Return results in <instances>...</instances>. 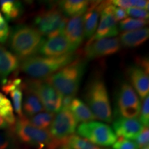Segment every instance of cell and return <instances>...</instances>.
<instances>
[{"instance_id": "1", "label": "cell", "mask_w": 149, "mask_h": 149, "mask_svg": "<svg viewBox=\"0 0 149 149\" xmlns=\"http://www.w3.org/2000/svg\"><path fill=\"white\" fill-rule=\"evenodd\" d=\"M8 37L10 50L22 59L36 55L45 40L35 28L25 24L13 27Z\"/></svg>"}, {"instance_id": "38", "label": "cell", "mask_w": 149, "mask_h": 149, "mask_svg": "<svg viewBox=\"0 0 149 149\" xmlns=\"http://www.w3.org/2000/svg\"><path fill=\"white\" fill-rule=\"evenodd\" d=\"M141 149H149V148H148V146H146V147H144V148H142Z\"/></svg>"}, {"instance_id": "12", "label": "cell", "mask_w": 149, "mask_h": 149, "mask_svg": "<svg viewBox=\"0 0 149 149\" xmlns=\"http://www.w3.org/2000/svg\"><path fill=\"white\" fill-rule=\"evenodd\" d=\"M127 75L130 86L140 98L144 100L148 96L149 76L148 62L144 59L139 61L138 65H132L127 70Z\"/></svg>"}, {"instance_id": "3", "label": "cell", "mask_w": 149, "mask_h": 149, "mask_svg": "<svg viewBox=\"0 0 149 149\" xmlns=\"http://www.w3.org/2000/svg\"><path fill=\"white\" fill-rule=\"evenodd\" d=\"M84 98L96 119L111 123L113 121V111L109 93L104 79L96 76L88 81L86 87Z\"/></svg>"}, {"instance_id": "19", "label": "cell", "mask_w": 149, "mask_h": 149, "mask_svg": "<svg viewBox=\"0 0 149 149\" xmlns=\"http://www.w3.org/2000/svg\"><path fill=\"white\" fill-rule=\"evenodd\" d=\"M18 57L0 46V81L3 85L6 83L7 77L19 66Z\"/></svg>"}, {"instance_id": "18", "label": "cell", "mask_w": 149, "mask_h": 149, "mask_svg": "<svg viewBox=\"0 0 149 149\" xmlns=\"http://www.w3.org/2000/svg\"><path fill=\"white\" fill-rule=\"evenodd\" d=\"M102 1H94L89 4L88 10L84 15V37L91 39L95 33L98 26L99 17L101 13Z\"/></svg>"}, {"instance_id": "11", "label": "cell", "mask_w": 149, "mask_h": 149, "mask_svg": "<svg viewBox=\"0 0 149 149\" xmlns=\"http://www.w3.org/2000/svg\"><path fill=\"white\" fill-rule=\"evenodd\" d=\"M101 7L100 23L95 35L90 39L91 40L113 37L119 33L117 22L113 13L114 5L111 1H102Z\"/></svg>"}, {"instance_id": "5", "label": "cell", "mask_w": 149, "mask_h": 149, "mask_svg": "<svg viewBox=\"0 0 149 149\" xmlns=\"http://www.w3.org/2000/svg\"><path fill=\"white\" fill-rule=\"evenodd\" d=\"M15 132L22 142L40 148L61 149L64 141H59L52 137L49 131L33 126L26 117H19L15 124Z\"/></svg>"}, {"instance_id": "13", "label": "cell", "mask_w": 149, "mask_h": 149, "mask_svg": "<svg viewBox=\"0 0 149 149\" xmlns=\"http://www.w3.org/2000/svg\"><path fill=\"white\" fill-rule=\"evenodd\" d=\"M120 40L117 37L90 40L84 48L85 57L88 59H94L111 55L120 51Z\"/></svg>"}, {"instance_id": "20", "label": "cell", "mask_w": 149, "mask_h": 149, "mask_svg": "<svg viewBox=\"0 0 149 149\" xmlns=\"http://www.w3.org/2000/svg\"><path fill=\"white\" fill-rule=\"evenodd\" d=\"M149 29L148 28L126 31L120 37V44L126 48H135L143 44L148 39Z\"/></svg>"}, {"instance_id": "35", "label": "cell", "mask_w": 149, "mask_h": 149, "mask_svg": "<svg viewBox=\"0 0 149 149\" xmlns=\"http://www.w3.org/2000/svg\"><path fill=\"white\" fill-rule=\"evenodd\" d=\"M10 140L6 134L0 133V149H7L10 146Z\"/></svg>"}, {"instance_id": "30", "label": "cell", "mask_w": 149, "mask_h": 149, "mask_svg": "<svg viewBox=\"0 0 149 149\" xmlns=\"http://www.w3.org/2000/svg\"><path fill=\"white\" fill-rule=\"evenodd\" d=\"M135 143L137 144L139 148L148 146L149 143V130L148 127H144L140 133L135 138Z\"/></svg>"}, {"instance_id": "37", "label": "cell", "mask_w": 149, "mask_h": 149, "mask_svg": "<svg viewBox=\"0 0 149 149\" xmlns=\"http://www.w3.org/2000/svg\"><path fill=\"white\" fill-rule=\"evenodd\" d=\"M61 149H70V148H68V147L67 146L66 144H64V145H63L62 146H61Z\"/></svg>"}, {"instance_id": "34", "label": "cell", "mask_w": 149, "mask_h": 149, "mask_svg": "<svg viewBox=\"0 0 149 149\" xmlns=\"http://www.w3.org/2000/svg\"><path fill=\"white\" fill-rule=\"evenodd\" d=\"M113 13L117 22L122 21V20L127 18L128 17L127 13H126L125 9L120 8V7H117L115 6H114V8H113Z\"/></svg>"}, {"instance_id": "27", "label": "cell", "mask_w": 149, "mask_h": 149, "mask_svg": "<svg viewBox=\"0 0 149 149\" xmlns=\"http://www.w3.org/2000/svg\"><path fill=\"white\" fill-rule=\"evenodd\" d=\"M66 145L70 149H103L87 139L75 135L70 136L66 139Z\"/></svg>"}, {"instance_id": "21", "label": "cell", "mask_w": 149, "mask_h": 149, "mask_svg": "<svg viewBox=\"0 0 149 149\" xmlns=\"http://www.w3.org/2000/svg\"><path fill=\"white\" fill-rule=\"evenodd\" d=\"M90 1L84 0H65L59 1V9L66 17L82 15L86 12Z\"/></svg>"}, {"instance_id": "28", "label": "cell", "mask_w": 149, "mask_h": 149, "mask_svg": "<svg viewBox=\"0 0 149 149\" xmlns=\"http://www.w3.org/2000/svg\"><path fill=\"white\" fill-rule=\"evenodd\" d=\"M148 19H141L135 18H126L120 22L118 29L122 31H135L145 28L148 24Z\"/></svg>"}, {"instance_id": "4", "label": "cell", "mask_w": 149, "mask_h": 149, "mask_svg": "<svg viewBox=\"0 0 149 149\" xmlns=\"http://www.w3.org/2000/svg\"><path fill=\"white\" fill-rule=\"evenodd\" d=\"M85 69V60L76 58L46 79L62 97H74L79 90Z\"/></svg>"}, {"instance_id": "16", "label": "cell", "mask_w": 149, "mask_h": 149, "mask_svg": "<svg viewBox=\"0 0 149 149\" xmlns=\"http://www.w3.org/2000/svg\"><path fill=\"white\" fill-rule=\"evenodd\" d=\"M63 35L69 42L74 51L81 45L84 39V15H78L68 19Z\"/></svg>"}, {"instance_id": "24", "label": "cell", "mask_w": 149, "mask_h": 149, "mask_svg": "<svg viewBox=\"0 0 149 149\" xmlns=\"http://www.w3.org/2000/svg\"><path fill=\"white\" fill-rule=\"evenodd\" d=\"M25 98L22 102V112L28 117L40 113L44 110L42 102L36 95L29 90H26Z\"/></svg>"}, {"instance_id": "22", "label": "cell", "mask_w": 149, "mask_h": 149, "mask_svg": "<svg viewBox=\"0 0 149 149\" xmlns=\"http://www.w3.org/2000/svg\"><path fill=\"white\" fill-rule=\"evenodd\" d=\"M68 109L75 117L77 122H91L96 119L88 106L80 99L74 97Z\"/></svg>"}, {"instance_id": "10", "label": "cell", "mask_w": 149, "mask_h": 149, "mask_svg": "<svg viewBox=\"0 0 149 149\" xmlns=\"http://www.w3.org/2000/svg\"><path fill=\"white\" fill-rule=\"evenodd\" d=\"M77 124L69 109H61L54 116L49 127V133L56 140L66 142V139L76 131Z\"/></svg>"}, {"instance_id": "29", "label": "cell", "mask_w": 149, "mask_h": 149, "mask_svg": "<svg viewBox=\"0 0 149 149\" xmlns=\"http://www.w3.org/2000/svg\"><path fill=\"white\" fill-rule=\"evenodd\" d=\"M139 122L144 127H148L149 124V97L143 100L139 111Z\"/></svg>"}, {"instance_id": "25", "label": "cell", "mask_w": 149, "mask_h": 149, "mask_svg": "<svg viewBox=\"0 0 149 149\" xmlns=\"http://www.w3.org/2000/svg\"><path fill=\"white\" fill-rule=\"evenodd\" d=\"M0 117H2L8 125L15 124L13 108L10 100L0 92Z\"/></svg>"}, {"instance_id": "31", "label": "cell", "mask_w": 149, "mask_h": 149, "mask_svg": "<svg viewBox=\"0 0 149 149\" xmlns=\"http://www.w3.org/2000/svg\"><path fill=\"white\" fill-rule=\"evenodd\" d=\"M113 149H139L135 141L120 138L113 144Z\"/></svg>"}, {"instance_id": "15", "label": "cell", "mask_w": 149, "mask_h": 149, "mask_svg": "<svg viewBox=\"0 0 149 149\" xmlns=\"http://www.w3.org/2000/svg\"><path fill=\"white\" fill-rule=\"evenodd\" d=\"M144 127L137 118L117 117L113 122V130L116 137L126 139H135Z\"/></svg>"}, {"instance_id": "32", "label": "cell", "mask_w": 149, "mask_h": 149, "mask_svg": "<svg viewBox=\"0 0 149 149\" xmlns=\"http://www.w3.org/2000/svg\"><path fill=\"white\" fill-rule=\"evenodd\" d=\"M126 10L128 15L132 17V18L141 19H148V12L144 9L130 7V8L126 9Z\"/></svg>"}, {"instance_id": "6", "label": "cell", "mask_w": 149, "mask_h": 149, "mask_svg": "<svg viewBox=\"0 0 149 149\" xmlns=\"http://www.w3.org/2000/svg\"><path fill=\"white\" fill-rule=\"evenodd\" d=\"M68 19L61 12L59 8L52 6L43 9L35 17V26L42 36L48 38L58 35H63Z\"/></svg>"}, {"instance_id": "7", "label": "cell", "mask_w": 149, "mask_h": 149, "mask_svg": "<svg viewBox=\"0 0 149 149\" xmlns=\"http://www.w3.org/2000/svg\"><path fill=\"white\" fill-rule=\"evenodd\" d=\"M24 87L36 95L47 112L55 113L61 110L62 96L47 79H29Z\"/></svg>"}, {"instance_id": "33", "label": "cell", "mask_w": 149, "mask_h": 149, "mask_svg": "<svg viewBox=\"0 0 149 149\" xmlns=\"http://www.w3.org/2000/svg\"><path fill=\"white\" fill-rule=\"evenodd\" d=\"M9 33L8 25L3 17L0 13V43L3 44L8 40Z\"/></svg>"}, {"instance_id": "17", "label": "cell", "mask_w": 149, "mask_h": 149, "mask_svg": "<svg viewBox=\"0 0 149 149\" xmlns=\"http://www.w3.org/2000/svg\"><path fill=\"white\" fill-rule=\"evenodd\" d=\"M23 88L22 80L19 78L7 81L3 85L2 90L6 94L10 96L13 103L14 109L19 117H24L22 112V102H23Z\"/></svg>"}, {"instance_id": "23", "label": "cell", "mask_w": 149, "mask_h": 149, "mask_svg": "<svg viewBox=\"0 0 149 149\" xmlns=\"http://www.w3.org/2000/svg\"><path fill=\"white\" fill-rule=\"evenodd\" d=\"M0 8L8 21H15L22 15L24 6L20 1L13 0L0 1Z\"/></svg>"}, {"instance_id": "26", "label": "cell", "mask_w": 149, "mask_h": 149, "mask_svg": "<svg viewBox=\"0 0 149 149\" xmlns=\"http://www.w3.org/2000/svg\"><path fill=\"white\" fill-rule=\"evenodd\" d=\"M55 114L49 112H40L28 119L30 122L35 127L40 129L46 130L51 126Z\"/></svg>"}, {"instance_id": "36", "label": "cell", "mask_w": 149, "mask_h": 149, "mask_svg": "<svg viewBox=\"0 0 149 149\" xmlns=\"http://www.w3.org/2000/svg\"><path fill=\"white\" fill-rule=\"evenodd\" d=\"M9 127V125L6 121L3 120L2 117H0V130L6 129Z\"/></svg>"}, {"instance_id": "14", "label": "cell", "mask_w": 149, "mask_h": 149, "mask_svg": "<svg viewBox=\"0 0 149 149\" xmlns=\"http://www.w3.org/2000/svg\"><path fill=\"white\" fill-rule=\"evenodd\" d=\"M74 49L64 35H58L44 40L39 54L44 57H59L73 53Z\"/></svg>"}, {"instance_id": "8", "label": "cell", "mask_w": 149, "mask_h": 149, "mask_svg": "<svg viewBox=\"0 0 149 149\" xmlns=\"http://www.w3.org/2000/svg\"><path fill=\"white\" fill-rule=\"evenodd\" d=\"M76 131L80 137L98 146H110L117 141L113 128L100 122L81 123L77 127Z\"/></svg>"}, {"instance_id": "2", "label": "cell", "mask_w": 149, "mask_h": 149, "mask_svg": "<svg viewBox=\"0 0 149 149\" xmlns=\"http://www.w3.org/2000/svg\"><path fill=\"white\" fill-rule=\"evenodd\" d=\"M75 59L74 53L59 57L35 55L22 59L19 65L22 71L34 79H46Z\"/></svg>"}, {"instance_id": "9", "label": "cell", "mask_w": 149, "mask_h": 149, "mask_svg": "<svg viewBox=\"0 0 149 149\" xmlns=\"http://www.w3.org/2000/svg\"><path fill=\"white\" fill-rule=\"evenodd\" d=\"M141 102L138 95L127 82L120 85L116 96L117 117L137 118L140 111Z\"/></svg>"}]
</instances>
